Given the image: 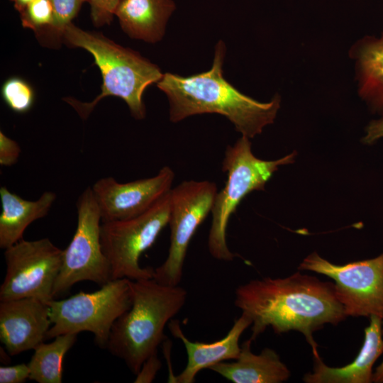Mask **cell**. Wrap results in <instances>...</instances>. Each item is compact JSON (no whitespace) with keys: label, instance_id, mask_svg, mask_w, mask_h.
I'll return each mask as SVG.
<instances>
[{"label":"cell","instance_id":"cell-23","mask_svg":"<svg viewBox=\"0 0 383 383\" xmlns=\"http://www.w3.org/2000/svg\"><path fill=\"white\" fill-rule=\"evenodd\" d=\"M53 9V22L50 30L62 37L65 27L72 23L81 6L88 0H50Z\"/></svg>","mask_w":383,"mask_h":383},{"label":"cell","instance_id":"cell-18","mask_svg":"<svg viewBox=\"0 0 383 383\" xmlns=\"http://www.w3.org/2000/svg\"><path fill=\"white\" fill-rule=\"evenodd\" d=\"M174 9L172 0H121L115 16L131 38L154 43L163 37Z\"/></svg>","mask_w":383,"mask_h":383},{"label":"cell","instance_id":"cell-25","mask_svg":"<svg viewBox=\"0 0 383 383\" xmlns=\"http://www.w3.org/2000/svg\"><path fill=\"white\" fill-rule=\"evenodd\" d=\"M21 148L16 141L0 131V165L11 166L16 164L21 154Z\"/></svg>","mask_w":383,"mask_h":383},{"label":"cell","instance_id":"cell-21","mask_svg":"<svg viewBox=\"0 0 383 383\" xmlns=\"http://www.w3.org/2000/svg\"><path fill=\"white\" fill-rule=\"evenodd\" d=\"M1 96L7 106L18 113L28 111L35 100L32 87L24 79L17 77L9 78L4 82Z\"/></svg>","mask_w":383,"mask_h":383},{"label":"cell","instance_id":"cell-6","mask_svg":"<svg viewBox=\"0 0 383 383\" xmlns=\"http://www.w3.org/2000/svg\"><path fill=\"white\" fill-rule=\"evenodd\" d=\"M52 326L46 338L89 331L101 348H106L115 321L132 304L131 279H112L91 293L80 292L48 302Z\"/></svg>","mask_w":383,"mask_h":383},{"label":"cell","instance_id":"cell-27","mask_svg":"<svg viewBox=\"0 0 383 383\" xmlns=\"http://www.w3.org/2000/svg\"><path fill=\"white\" fill-rule=\"evenodd\" d=\"M157 353L149 357L142 365L139 372L135 374V382H151L157 371L160 370L161 363L157 357Z\"/></svg>","mask_w":383,"mask_h":383},{"label":"cell","instance_id":"cell-14","mask_svg":"<svg viewBox=\"0 0 383 383\" xmlns=\"http://www.w3.org/2000/svg\"><path fill=\"white\" fill-rule=\"evenodd\" d=\"M252 325L251 318L245 313L235 319L228 333L223 338L212 343L190 341L182 331L177 321L169 326L173 336L180 339L187 350V364L181 373L171 375L169 382L192 383L196 374L204 369L228 360L238 358L241 347L239 340L244 331Z\"/></svg>","mask_w":383,"mask_h":383},{"label":"cell","instance_id":"cell-20","mask_svg":"<svg viewBox=\"0 0 383 383\" xmlns=\"http://www.w3.org/2000/svg\"><path fill=\"white\" fill-rule=\"evenodd\" d=\"M77 335L72 333L60 335L49 343L39 344L28 363L29 379L38 383H61L63 359L74 344Z\"/></svg>","mask_w":383,"mask_h":383},{"label":"cell","instance_id":"cell-1","mask_svg":"<svg viewBox=\"0 0 383 383\" xmlns=\"http://www.w3.org/2000/svg\"><path fill=\"white\" fill-rule=\"evenodd\" d=\"M235 296V306L252 320L250 340L268 326L277 334L298 331L311 345L313 356L318 355L313 332L348 317L333 283L299 272L285 278L251 280L238 287Z\"/></svg>","mask_w":383,"mask_h":383},{"label":"cell","instance_id":"cell-5","mask_svg":"<svg viewBox=\"0 0 383 383\" xmlns=\"http://www.w3.org/2000/svg\"><path fill=\"white\" fill-rule=\"evenodd\" d=\"M296 152L277 160H263L251 150L249 138L242 135L233 145L228 146L222 162L227 174L224 187L217 192L211 210L212 222L208 248L215 259L232 261L235 255L228 248L226 229L229 218L249 193L265 190V185L278 167L294 162Z\"/></svg>","mask_w":383,"mask_h":383},{"label":"cell","instance_id":"cell-13","mask_svg":"<svg viewBox=\"0 0 383 383\" xmlns=\"http://www.w3.org/2000/svg\"><path fill=\"white\" fill-rule=\"evenodd\" d=\"M51 326L46 302L35 298L0 301V340L10 355L34 350Z\"/></svg>","mask_w":383,"mask_h":383},{"label":"cell","instance_id":"cell-24","mask_svg":"<svg viewBox=\"0 0 383 383\" xmlns=\"http://www.w3.org/2000/svg\"><path fill=\"white\" fill-rule=\"evenodd\" d=\"M121 1L88 0L94 24L97 27L110 24Z\"/></svg>","mask_w":383,"mask_h":383},{"label":"cell","instance_id":"cell-4","mask_svg":"<svg viewBox=\"0 0 383 383\" xmlns=\"http://www.w3.org/2000/svg\"><path fill=\"white\" fill-rule=\"evenodd\" d=\"M62 37L70 45L88 51L102 77L101 91L93 101L82 102L73 98L65 99L82 119H86L96 104L109 96L122 99L135 118H145L143 92L163 76L156 65L101 33L84 30L72 23L65 27Z\"/></svg>","mask_w":383,"mask_h":383},{"label":"cell","instance_id":"cell-10","mask_svg":"<svg viewBox=\"0 0 383 383\" xmlns=\"http://www.w3.org/2000/svg\"><path fill=\"white\" fill-rule=\"evenodd\" d=\"M62 255L63 250L48 238L21 239L5 249L6 272L0 287V301L35 298L48 303L54 299Z\"/></svg>","mask_w":383,"mask_h":383},{"label":"cell","instance_id":"cell-15","mask_svg":"<svg viewBox=\"0 0 383 383\" xmlns=\"http://www.w3.org/2000/svg\"><path fill=\"white\" fill-rule=\"evenodd\" d=\"M370 324L365 329L363 345L355 359L342 367L327 366L319 355L314 356L312 373L306 374L303 380L307 383H370L372 382V367L383 353L382 319L370 317Z\"/></svg>","mask_w":383,"mask_h":383},{"label":"cell","instance_id":"cell-11","mask_svg":"<svg viewBox=\"0 0 383 383\" xmlns=\"http://www.w3.org/2000/svg\"><path fill=\"white\" fill-rule=\"evenodd\" d=\"M298 269L333 279L347 316H374L383 320V252L374 258L337 265L314 252Z\"/></svg>","mask_w":383,"mask_h":383},{"label":"cell","instance_id":"cell-16","mask_svg":"<svg viewBox=\"0 0 383 383\" xmlns=\"http://www.w3.org/2000/svg\"><path fill=\"white\" fill-rule=\"evenodd\" d=\"M252 340L243 343L237 359L218 362L209 369L233 383H280L290 377V371L279 355L266 348L260 354L251 351Z\"/></svg>","mask_w":383,"mask_h":383},{"label":"cell","instance_id":"cell-3","mask_svg":"<svg viewBox=\"0 0 383 383\" xmlns=\"http://www.w3.org/2000/svg\"><path fill=\"white\" fill-rule=\"evenodd\" d=\"M132 304L114 323L106 348L136 374L143 362L157 353L165 327L182 309L187 292L153 278L131 280Z\"/></svg>","mask_w":383,"mask_h":383},{"label":"cell","instance_id":"cell-19","mask_svg":"<svg viewBox=\"0 0 383 383\" xmlns=\"http://www.w3.org/2000/svg\"><path fill=\"white\" fill-rule=\"evenodd\" d=\"M57 196L46 191L38 199L28 201L11 192L7 187L0 188V248L6 249L23 239L27 227L48 215Z\"/></svg>","mask_w":383,"mask_h":383},{"label":"cell","instance_id":"cell-30","mask_svg":"<svg viewBox=\"0 0 383 383\" xmlns=\"http://www.w3.org/2000/svg\"><path fill=\"white\" fill-rule=\"evenodd\" d=\"M13 1L15 9L20 12L23 10L27 5L35 0H10Z\"/></svg>","mask_w":383,"mask_h":383},{"label":"cell","instance_id":"cell-12","mask_svg":"<svg viewBox=\"0 0 383 383\" xmlns=\"http://www.w3.org/2000/svg\"><path fill=\"white\" fill-rule=\"evenodd\" d=\"M174 178L168 166L154 177L120 183L112 177L98 179L91 187L101 222L124 220L138 216L171 190Z\"/></svg>","mask_w":383,"mask_h":383},{"label":"cell","instance_id":"cell-17","mask_svg":"<svg viewBox=\"0 0 383 383\" xmlns=\"http://www.w3.org/2000/svg\"><path fill=\"white\" fill-rule=\"evenodd\" d=\"M355 61L358 94L374 113L383 115V30L366 35L350 48Z\"/></svg>","mask_w":383,"mask_h":383},{"label":"cell","instance_id":"cell-22","mask_svg":"<svg viewBox=\"0 0 383 383\" xmlns=\"http://www.w3.org/2000/svg\"><path fill=\"white\" fill-rule=\"evenodd\" d=\"M19 13L23 26L35 31L50 29L53 22V9L50 0H35Z\"/></svg>","mask_w":383,"mask_h":383},{"label":"cell","instance_id":"cell-26","mask_svg":"<svg viewBox=\"0 0 383 383\" xmlns=\"http://www.w3.org/2000/svg\"><path fill=\"white\" fill-rule=\"evenodd\" d=\"M30 370L28 364L0 367V383H22L29 379Z\"/></svg>","mask_w":383,"mask_h":383},{"label":"cell","instance_id":"cell-28","mask_svg":"<svg viewBox=\"0 0 383 383\" xmlns=\"http://www.w3.org/2000/svg\"><path fill=\"white\" fill-rule=\"evenodd\" d=\"M382 138H383V118L373 120L367 125L362 142L372 144Z\"/></svg>","mask_w":383,"mask_h":383},{"label":"cell","instance_id":"cell-9","mask_svg":"<svg viewBox=\"0 0 383 383\" xmlns=\"http://www.w3.org/2000/svg\"><path fill=\"white\" fill-rule=\"evenodd\" d=\"M217 192L215 183L194 180L184 181L170 190V245L166 260L155 269L156 282L179 284L189 244L211 212Z\"/></svg>","mask_w":383,"mask_h":383},{"label":"cell","instance_id":"cell-8","mask_svg":"<svg viewBox=\"0 0 383 383\" xmlns=\"http://www.w3.org/2000/svg\"><path fill=\"white\" fill-rule=\"evenodd\" d=\"M76 206L77 228L68 246L63 250L53 298L82 281H91L101 287L112 280L111 266L101 242V216L91 187L79 196Z\"/></svg>","mask_w":383,"mask_h":383},{"label":"cell","instance_id":"cell-29","mask_svg":"<svg viewBox=\"0 0 383 383\" xmlns=\"http://www.w3.org/2000/svg\"><path fill=\"white\" fill-rule=\"evenodd\" d=\"M382 331H383V320H382ZM372 382L376 383L383 382V361L382 363L376 367L375 371L373 372Z\"/></svg>","mask_w":383,"mask_h":383},{"label":"cell","instance_id":"cell-2","mask_svg":"<svg viewBox=\"0 0 383 383\" xmlns=\"http://www.w3.org/2000/svg\"><path fill=\"white\" fill-rule=\"evenodd\" d=\"M225 52V45L220 41L209 70L189 77L167 72L157 85L168 98L171 121L218 113L227 118L242 135L252 138L274 122L281 99L276 94L270 101L260 102L232 86L223 76Z\"/></svg>","mask_w":383,"mask_h":383},{"label":"cell","instance_id":"cell-7","mask_svg":"<svg viewBox=\"0 0 383 383\" xmlns=\"http://www.w3.org/2000/svg\"><path fill=\"white\" fill-rule=\"evenodd\" d=\"M170 215V191L138 216L102 222L101 242L111 266L112 279L153 278L155 270L142 267L140 257L154 244L169 223Z\"/></svg>","mask_w":383,"mask_h":383}]
</instances>
